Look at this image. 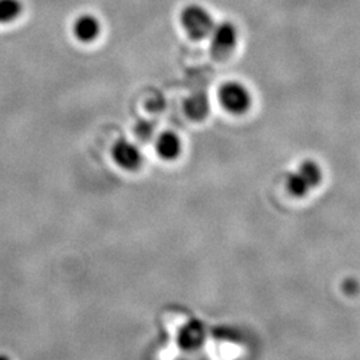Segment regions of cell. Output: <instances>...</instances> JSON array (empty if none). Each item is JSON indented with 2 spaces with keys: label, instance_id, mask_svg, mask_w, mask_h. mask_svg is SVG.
Wrapping results in <instances>:
<instances>
[{
  "label": "cell",
  "instance_id": "obj_3",
  "mask_svg": "<svg viewBox=\"0 0 360 360\" xmlns=\"http://www.w3.org/2000/svg\"><path fill=\"white\" fill-rule=\"evenodd\" d=\"M220 105L231 115H245L252 105V95L242 82L231 80L221 84L218 92Z\"/></svg>",
  "mask_w": 360,
  "mask_h": 360
},
{
  "label": "cell",
  "instance_id": "obj_1",
  "mask_svg": "<svg viewBox=\"0 0 360 360\" xmlns=\"http://www.w3.org/2000/svg\"><path fill=\"white\" fill-rule=\"evenodd\" d=\"M323 179L322 168L318 162L306 159L297 165V167L288 174L285 187L288 193L295 198H302L316 188Z\"/></svg>",
  "mask_w": 360,
  "mask_h": 360
},
{
  "label": "cell",
  "instance_id": "obj_9",
  "mask_svg": "<svg viewBox=\"0 0 360 360\" xmlns=\"http://www.w3.org/2000/svg\"><path fill=\"white\" fill-rule=\"evenodd\" d=\"M23 11L20 0H0V25H7L16 20Z\"/></svg>",
  "mask_w": 360,
  "mask_h": 360
},
{
  "label": "cell",
  "instance_id": "obj_4",
  "mask_svg": "<svg viewBox=\"0 0 360 360\" xmlns=\"http://www.w3.org/2000/svg\"><path fill=\"white\" fill-rule=\"evenodd\" d=\"M208 39L211 53L217 59H226L235 51L239 41V32L232 22L223 20L215 23V26L212 27L208 35Z\"/></svg>",
  "mask_w": 360,
  "mask_h": 360
},
{
  "label": "cell",
  "instance_id": "obj_10",
  "mask_svg": "<svg viewBox=\"0 0 360 360\" xmlns=\"http://www.w3.org/2000/svg\"><path fill=\"white\" fill-rule=\"evenodd\" d=\"M202 336V331H200V326L196 323H191L187 324L179 334V342L181 347L188 349V348H193L200 340Z\"/></svg>",
  "mask_w": 360,
  "mask_h": 360
},
{
  "label": "cell",
  "instance_id": "obj_7",
  "mask_svg": "<svg viewBox=\"0 0 360 360\" xmlns=\"http://www.w3.org/2000/svg\"><path fill=\"white\" fill-rule=\"evenodd\" d=\"M155 150L163 160H175L181 153V141L179 135L172 131H163L159 134L155 143Z\"/></svg>",
  "mask_w": 360,
  "mask_h": 360
},
{
  "label": "cell",
  "instance_id": "obj_2",
  "mask_svg": "<svg viewBox=\"0 0 360 360\" xmlns=\"http://www.w3.org/2000/svg\"><path fill=\"white\" fill-rule=\"evenodd\" d=\"M180 25L188 38L203 40L208 38L215 20L206 7L200 4H188L180 13Z\"/></svg>",
  "mask_w": 360,
  "mask_h": 360
},
{
  "label": "cell",
  "instance_id": "obj_8",
  "mask_svg": "<svg viewBox=\"0 0 360 360\" xmlns=\"http://www.w3.org/2000/svg\"><path fill=\"white\" fill-rule=\"evenodd\" d=\"M184 112L193 120H203L210 114V101L203 92L190 95L184 102Z\"/></svg>",
  "mask_w": 360,
  "mask_h": 360
},
{
  "label": "cell",
  "instance_id": "obj_11",
  "mask_svg": "<svg viewBox=\"0 0 360 360\" xmlns=\"http://www.w3.org/2000/svg\"><path fill=\"white\" fill-rule=\"evenodd\" d=\"M0 360H11V359H10V356H8V355H6V354H0Z\"/></svg>",
  "mask_w": 360,
  "mask_h": 360
},
{
  "label": "cell",
  "instance_id": "obj_6",
  "mask_svg": "<svg viewBox=\"0 0 360 360\" xmlns=\"http://www.w3.org/2000/svg\"><path fill=\"white\" fill-rule=\"evenodd\" d=\"M72 32L79 41L91 43L101 34V22L91 13L79 15L72 25Z\"/></svg>",
  "mask_w": 360,
  "mask_h": 360
},
{
  "label": "cell",
  "instance_id": "obj_5",
  "mask_svg": "<svg viewBox=\"0 0 360 360\" xmlns=\"http://www.w3.org/2000/svg\"><path fill=\"white\" fill-rule=\"evenodd\" d=\"M111 158L117 167L124 171H138L142 167L143 155L139 147L127 139L114 143L111 148Z\"/></svg>",
  "mask_w": 360,
  "mask_h": 360
}]
</instances>
